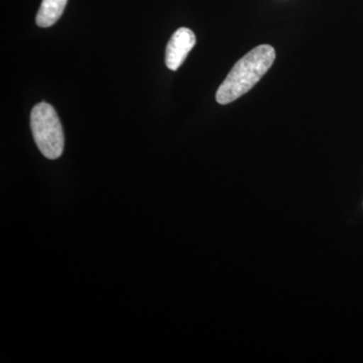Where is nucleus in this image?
<instances>
[{"label":"nucleus","instance_id":"obj_1","mask_svg":"<svg viewBox=\"0 0 363 363\" xmlns=\"http://www.w3.org/2000/svg\"><path fill=\"white\" fill-rule=\"evenodd\" d=\"M276 59V51L269 45H260L241 58L229 72L218 88L216 100L225 105L247 94L266 75Z\"/></svg>","mask_w":363,"mask_h":363},{"label":"nucleus","instance_id":"obj_2","mask_svg":"<svg viewBox=\"0 0 363 363\" xmlns=\"http://www.w3.org/2000/svg\"><path fill=\"white\" fill-rule=\"evenodd\" d=\"M30 128L35 145L47 159L56 160L62 156L65 138L58 114L52 105L40 102L33 107Z\"/></svg>","mask_w":363,"mask_h":363},{"label":"nucleus","instance_id":"obj_3","mask_svg":"<svg viewBox=\"0 0 363 363\" xmlns=\"http://www.w3.org/2000/svg\"><path fill=\"white\" fill-rule=\"evenodd\" d=\"M195 44L194 33L189 28H181L174 33L166 49V65L169 70H178Z\"/></svg>","mask_w":363,"mask_h":363},{"label":"nucleus","instance_id":"obj_4","mask_svg":"<svg viewBox=\"0 0 363 363\" xmlns=\"http://www.w3.org/2000/svg\"><path fill=\"white\" fill-rule=\"evenodd\" d=\"M68 0H43L35 23L40 28H49L61 18Z\"/></svg>","mask_w":363,"mask_h":363}]
</instances>
